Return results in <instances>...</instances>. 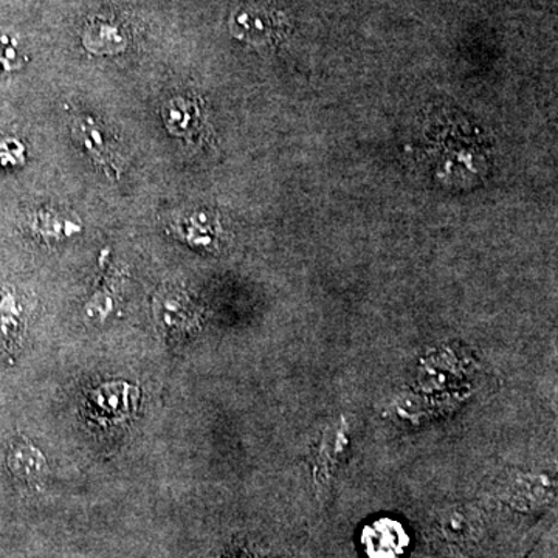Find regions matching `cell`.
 <instances>
[{
  "mask_svg": "<svg viewBox=\"0 0 558 558\" xmlns=\"http://www.w3.org/2000/svg\"><path fill=\"white\" fill-rule=\"evenodd\" d=\"M360 543L368 558H403L409 553L410 534L399 520L381 517L363 527Z\"/></svg>",
  "mask_w": 558,
  "mask_h": 558,
  "instance_id": "obj_1",
  "label": "cell"
},
{
  "mask_svg": "<svg viewBox=\"0 0 558 558\" xmlns=\"http://www.w3.org/2000/svg\"><path fill=\"white\" fill-rule=\"evenodd\" d=\"M137 389L130 384H105L92 391L87 399V410L92 418L101 421L100 424H117L130 417L131 411L137 407Z\"/></svg>",
  "mask_w": 558,
  "mask_h": 558,
  "instance_id": "obj_2",
  "label": "cell"
},
{
  "mask_svg": "<svg viewBox=\"0 0 558 558\" xmlns=\"http://www.w3.org/2000/svg\"><path fill=\"white\" fill-rule=\"evenodd\" d=\"M7 468L10 475L20 486L25 488H40L49 475V465L46 458L31 442L21 438L11 444L7 454Z\"/></svg>",
  "mask_w": 558,
  "mask_h": 558,
  "instance_id": "obj_3",
  "label": "cell"
},
{
  "mask_svg": "<svg viewBox=\"0 0 558 558\" xmlns=\"http://www.w3.org/2000/svg\"><path fill=\"white\" fill-rule=\"evenodd\" d=\"M75 132H80L76 137L83 143L92 160L97 161L106 174L119 178V156H117V150L110 149L108 138L105 137L100 128L95 126L94 121L90 120L80 121V126L76 124Z\"/></svg>",
  "mask_w": 558,
  "mask_h": 558,
  "instance_id": "obj_4",
  "label": "cell"
},
{
  "mask_svg": "<svg viewBox=\"0 0 558 558\" xmlns=\"http://www.w3.org/2000/svg\"><path fill=\"white\" fill-rule=\"evenodd\" d=\"M84 47L94 54H117L128 47V38L119 25L106 20L92 21L83 36Z\"/></svg>",
  "mask_w": 558,
  "mask_h": 558,
  "instance_id": "obj_5",
  "label": "cell"
},
{
  "mask_svg": "<svg viewBox=\"0 0 558 558\" xmlns=\"http://www.w3.org/2000/svg\"><path fill=\"white\" fill-rule=\"evenodd\" d=\"M163 117L167 120L168 130L178 137H196L199 134L197 124L201 123V110L197 102L185 97H178L163 109Z\"/></svg>",
  "mask_w": 558,
  "mask_h": 558,
  "instance_id": "obj_6",
  "label": "cell"
},
{
  "mask_svg": "<svg viewBox=\"0 0 558 558\" xmlns=\"http://www.w3.org/2000/svg\"><path fill=\"white\" fill-rule=\"evenodd\" d=\"M233 32L238 38L266 40L274 33V20L258 11H242L233 20Z\"/></svg>",
  "mask_w": 558,
  "mask_h": 558,
  "instance_id": "obj_7",
  "label": "cell"
},
{
  "mask_svg": "<svg viewBox=\"0 0 558 558\" xmlns=\"http://www.w3.org/2000/svg\"><path fill=\"white\" fill-rule=\"evenodd\" d=\"M32 230L40 238L51 240V238L69 236V234L80 231V226L76 223L69 222V220H62L54 216L53 213L38 211L32 216L31 219Z\"/></svg>",
  "mask_w": 558,
  "mask_h": 558,
  "instance_id": "obj_8",
  "label": "cell"
},
{
  "mask_svg": "<svg viewBox=\"0 0 558 558\" xmlns=\"http://www.w3.org/2000/svg\"><path fill=\"white\" fill-rule=\"evenodd\" d=\"M24 64L20 44L9 35H0V78L16 72Z\"/></svg>",
  "mask_w": 558,
  "mask_h": 558,
  "instance_id": "obj_9",
  "label": "cell"
},
{
  "mask_svg": "<svg viewBox=\"0 0 558 558\" xmlns=\"http://www.w3.org/2000/svg\"><path fill=\"white\" fill-rule=\"evenodd\" d=\"M24 159V148L17 142L0 143V165L17 163Z\"/></svg>",
  "mask_w": 558,
  "mask_h": 558,
  "instance_id": "obj_10",
  "label": "cell"
}]
</instances>
